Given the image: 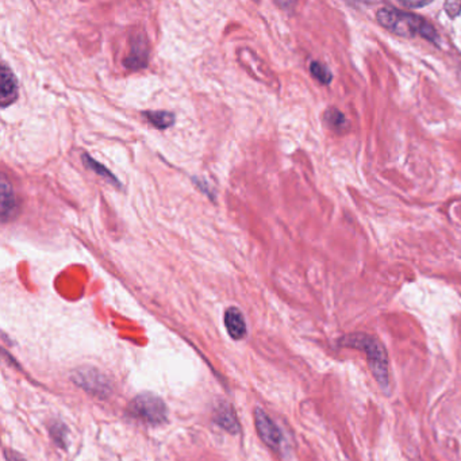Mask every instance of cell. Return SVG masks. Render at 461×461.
I'll list each match as a JSON object with an SVG mask.
<instances>
[{"label":"cell","instance_id":"cell-16","mask_svg":"<svg viewBox=\"0 0 461 461\" xmlns=\"http://www.w3.org/2000/svg\"><path fill=\"white\" fill-rule=\"evenodd\" d=\"M444 8L451 18H456L461 14V1H453V0L447 1L444 4Z\"/></svg>","mask_w":461,"mask_h":461},{"label":"cell","instance_id":"cell-6","mask_svg":"<svg viewBox=\"0 0 461 461\" xmlns=\"http://www.w3.org/2000/svg\"><path fill=\"white\" fill-rule=\"evenodd\" d=\"M73 380L80 387H83L86 391H90L93 394H107V388H108L107 381L95 369L84 368L83 370L75 372Z\"/></svg>","mask_w":461,"mask_h":461},{"label":"cell","instance_id":"cell-7","mask_svg":"<svg viewBox=\"0 0 461 461\" xmlns=\"http://www.w3.org/2000/svg\"><path fill=\"white\" fill-rule=\"evenodd\" d=\"M18 97V82L14 72L7 67L1 65L0 72V104L3 108L12 104Z\"/></svg>","mask_w":461,"mask_h":461},{"label":"cell","instance_id":"cell-1","mask_svg":"<svg viewBox=\"0 0 461 461\" xmlns=\"http://www.w3.org/2000/svg\"><path fill=\"white\" fill-rule=\"evenodd\" d=\"M337 346L364 352L372 376L384 392H391L388 355L384 345L375 335L368 333H349L337 340Z\"/></svg>","mask_w":461,"mask_h":461},{"label":"cell","instance_id":"cell-8","mask_svg":"<svg viewBox=\"0 0 461 461\" xmlns=\"http://www.w3.org/2000/svg\"><path fill=\"white\" fill-rule=\"evenodd\" d=\"M225 326L233 340H242L246 335V322L237 307H230L225 313Z\"/></svg>","mask_w":461,"mask_h":461},{"label":"cell","instance_id":"cell-13","mask_svg":"<svg viewBox=\"0 0 461 461\" xmlns=\"http://www.w3.org/2000/svg\"><path fill=\"white\" fill-rule=\"evenodd\" d=\"M324 119L331 129L338 130V132L344 130V128L346 125V119H345L344 114L341 111H338L337 108H329L324 114Z\"/></svg>","mask_w":461,"mask_h":461},{"label":"cell","instance_id":"cell-15","mask_svg":"<svg viewBox=\"0 0 461 461\" xmlns=\"http://www.w3.org/2000/svg\"><path fill=\"white\" fill-rule=\"evenodd\" d=\"M50 433L53 436V440L61 447H65V427L61 423L54 422V425L50 427Z\"/></svg>","mask_w":461,"mask_h":461},{"label":"cell","instance_id":"cell-11","mask_svg":"<svg viewBox=\"0 0 461 461\" xmlns=\"http://www.w3.org/2000/svg\"><path fill=\"white\" fill-rule=\"evenodd\" d=\"M215 421L217 423L230 432V433H237L238 430V422H237V418L235 415L233 413L230 406L229 405H222V406H218L217 410H215Z\"/></svg>","mask_w":461,"mask_h":461},{"label":"cell","instance_id":"cell-14","mask_svg":"<svg viewBox=\"0 0 461 461\" xmlns=\"http://www.w3.org/2000/svg\"><path fill=\"white\" fill-rule=\"evenodd\" d=\"M310 72L311 75L320 82L322 83L324 86H329L333 80V76H331V72L327 69V67H324L322 62H318V61H313L310 64Z\"/></svg>","mask_w":461,"mask_h":461},{"label":"cell","instance_id":"cell-18","mask_svg":"<svg viewBox=\"0 0 461 461\" xmlns=\"http://www.w3.org/2000/svg\"><path fill=\"white\" fill-rule=\"evenodd\" d=\"M5 456H7V460L8 461H25L19 455H16V453H14L11 451H7Z\"/></svg>","mask_w":461,"mask_h":461},{"label":"cell","instance_id":"cell-4","mask_svg":"<svg viewBox=\"0 0 461 461\" xmlns=\"http://www.w3.org/2000/svg\"><path fill=\"white\" fill-rule=\"evenodd\" d=\"M255 423L257 433L260 438L264 441V444H267L274 451H280L284 442V437L279 426L272 421V418L264 410L257 407L255 410Z\"/></svg>","mask_w":461,"mask_h":461},{"label":"cell","instance_id":"cell-3","mask_svg":"<svg viewBox=\"0 0 461 461\" xmlns=\"http://www.w3.org/2000/svg\"><path fill=\"white\" fill-rule=\"evenodd\" d=\"M130 414L149 425H161L167 421L168 410L165 403L156 395L141 394L129 406Z\"/></svg>","mask_w":461,"mask_h":461},{"label":"cell","instance_id":"cell-17","mask_svg":"<svg viewBox=\"0 0 461 461\" xmlns=\"http://www.w3.org/2000/svg\"><path fill=\"white\" fill-rule=\"evenodd\" d=\"M399 3L407 8H421V7H425L427 5L430 1L427 0H423V1H410V0H399Z\"/></svg>","mask_w":461,"mask_h":461},{"label":"cell","instance_id":"cell-10","mask_svg":"<svg viewBox=\"0 0 461 461\" xmlns=\"http://www.w3.org/2000/svg\"><path fill=\"white\" fill-rule=\"evenodd\" d=\"M82 160H83V164H84V167L86 168H88V169H91V171H93L96 175H99V176H102V178H104L107 182H110L111 185H115V187H118V188H121L122 185H121V182H119V179L110 171V169H107L103 164H100V163H97L95 158H93L90 154H87V153H84L83 156H82Z\"/></svg>","mask_w":461,"mask_h":461},{"label":"cell","instance_id":"cell-5","mask_svg":"<svg viewBox=\"0 0 461 461\" xmlns=\"http://www.w3.org/2000/svg\"><path fill=\"white\" fill-rule=\"evenodd\" d=\"M149 62V44L145 36L136 34L130 41V51L123 60V65L130 71H139L146 68Z\"/></svg>","mask_w":461,"mask_h":461},{"label":"cell","instance_id":"cell-2","mask_svg":"<svg viewBox=\"0 0 461 461\" xmlns=\"http://www.w3.org/2000/svg\"><path fill=\"white\" fill-rule=\"evenodd\" d=\"M376 18L383 27H386L387 30L392 32L397 36L409 38L418 36L430 41L434 45H438L440 43V37L436 29L422 16L413 12L384 7L377 11Z\"/></svg>","mask_w":461,"mask_h":461},{"label":"cell","instance_id":"cell-9","mask_svg":"<svg viewBox=\"0 0 461 461\" xmlns=\"http://www.w3.org/2000/svg\"><path fill=\"white\" fill-rule=\"evenodd\" d=\"M16 199L11 185L7 182L5 175L1 178V218L3 222H7L11 220V217L15 214L16 210Z\"/></svg>","mask_w":461,"mask_h":461},{"label":"cell","instance_id":"cell-12","mask_svg":"<svg viewBox=\"0 0 461 461\" xmlns=\"http://www.w3.org/2000/svg\"><path fill=\"white\" fill-rule=\"evenodd\" d=\"M147 122L160 130H165L175 123V114L171 111H145Z\"/></svg>","mask_w":461,"mask_h":461}]
</instances>
